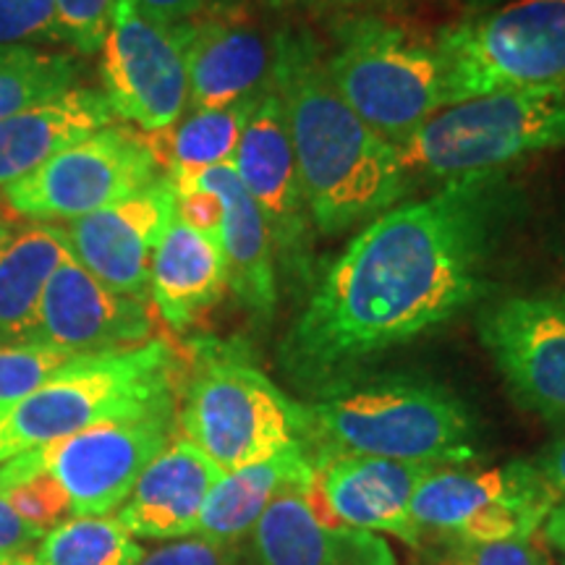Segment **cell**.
<instances>
[{"label":"cell","instance_id":"6da1fadb","mask_svg":"<svg viewBox=\"0 0 565 565\" xmlns=\"http://www.w3.org/2000/svg\"><path fill=\"white\" fill-rule=\"evenodd\" d=\"M515 207L503 171L445 183L377 215L315 282L280 343V364L312 391L450 322L490 291V267Z\"/></svg>","mask_w":565,"mask_h":565},{"label":"cell","instance_id":"7a4b0ae2","mask_svg":"<svg viewBox=\"0 0 565 565\" xmlns=\"http://www.w3.org/2000/svg\"><path fill=\"white\" fill-rule=\"evenodd\" d=\"M273 84L317 231L335 236L374 221L412 192L395 147L330 82L324 47L312 32L273 34Z\"/></svg>","mask_w":565,"mask_h":565},{"label":"cell","instance_id":"3957f363","mask_svg":"<svg viewBox=\"0 0 565 565\" xmlns=\"http://www.w3.org/2000/svg\"><path fill=\"white\" fill-rule=\"evenodd\" d=\"M307 450L393 461L466 466L477 458V422L448 387L422 377L330 385L303 406Z\"/></svg>","mask_w":565,"mask_h":565},{"label":"cell","instance_id":"277c9868","mask_svg":"<svg viewBox=\"0 0 565 565\" xmlns=\"http://www.w3.org/2000/svg\"><path fill=\"white\" fill-rule=\"evenodd\" d=\"M179 359L162 338L74 356L32 393L0 404V463L95 424L175 398Z\"/></svg>","mask_w":565,"mask_h":565},{"label":"cell","instance_id":"5b68a950","mask_svg":"<svg viewBox=\"0 0 565 565\" xmlns=\"http://www.w3.org/2000/svg\"><path fill=\"white\" fill-rule=\"evenodd\" d=\"M179 429L223 475L307 445L303 406L288 398L242 345L194 343V362L175 406Z\"/></svg>","mask_w":565,"mask_h":565},{"label":"cell","instance_id":"8992f818","mask_svg":"<svg viewBox=\"0 0 565 565\" xmlns=\"http://www.w3.org/2000/svg\"><path fill=\"white\" fill-rule=\"evenodd\" d=\"M565 147V92H494L448 105L395 147L408 186L503 171L515 160Z\"/></svg>","mask_w":565,"mask_h":565},{"label":"cell","instance_id":"52a82bcc","mask_svg":"<svg viewBox=\"0 0 565 565\" xmlns=\"http://www.w3.org/2000/svg\"><path fill=\"white\" fill-rule=\"evenodd\" d=\"M324 66L349 108L393 147L448 108L435 40H424L393 21L380 17L338 21Z\"/></svg>","mask_w":565,"mask_h":565},{"label":"cell","instance_id":"ba28073f","mask_svg":"<svg viewBox=\"0 0 565 565\" xmlns=\"http://www.w3.org/2000/svg\"><path fill=\"white\" fill-rule=\"evenodd\" d=\"M448 105L494 92H565V0H508L435 38Z\"/></svg>","mask_w":565,"mask_h":565},{"label":"cell","instance_id":"9c48e42d","mask_svg":"<svg viewBox=\"0 0 565 565\" xmlns=\"http://www.w3.org/2000/svg\"><path fill=\"white\" fill-rule=\"evenodd\" d=\"M179 401H162L139 414L110 419L63 440L42 445L0 463V492L47 475L71 503V519L110 515L126 503L141 471L158 458L179 429Z\"/></svg>","mask_w":565,"mask_h":565},{"label":"cell","instance_id":"30bf717a","mask_svg":"<svg viewBox=\"0 0 565 565\" xmlns=\"http://www.w3.org/2000/svg\"><path fill=\"white\" fill-rule=\"evenodd\" d=\"M160 175L150 137L110 124L0 189V200L24 221L71 223L129 200Z\"/></svg>","mask_w":565,"mask_h":565},{"label":"cell","instance_id":"8fae6325","mask_svg":"<svg viewBox=\"0 0 565 565\" xmlns=\"http://www.w3.org/2000/svg\"><path fill=\"white\" fill-rule=\"evenodd\" d=\"M561 494L534 461H511L471 471L445 466L424 479L414 494L412 519L422 536L435 532L448 545L534 540Z\"/></svg>","mask_w":565,"mask_h":565},{"label":"cell","instance_id":"7c38bea8","mask_svg":"<svg viewBox=\"0 0 565 565\" xmlns=\"http://www.w3.org/2000/svg\"><path fill=\"white\" fill-rule=\"evenodd\" d=\"M100 79L113 116L141 134L171 129L189 108V79L173 26L116 0L100 47Z\"/></svg>","mask_w":565,"mask_h":565},{"label":"cell","instance_id":"4fadbf2b","mask_svg":"<svg viewBox=\"0 0 565 565\" xmlns=\"http://www.w3.org/2000/svg\"><path fill=\"white\" fill-rule=\"evenodd\" d=\"M233 171L263 212L275 263L291 282L312 286V212L296 168L286 113L273 76L233 154Z\"/></svg>","mask_w":565,"mask_h":565},{"label":"cell","instance_id":"5bb4252c","mask_svg":"<svg viewBox=\"0 0 565 565\" xmlns=\"http://www.w3.org/2000/svg\"><path fill=\"white\" fill-rule=\"evenodd\" d=\"M479 338L513 398L565 429V307L555 296H511L484 307Z\"/></svg>","mask_w":565,"mask_h":565},{"label":"cell","instance_id":"9a60e30c","mask_svg":"<svg viewBox=\"0 0 565 565\" xmlns=\"http://www.w3.org/2000/svg\"><path fill=\"white\" fill-rule=\"evenodd\" d=\"M437 466L393 458L324 454L315 456L307 500L322 524L398 536L419 547L422 532L412 519L414 494Z\"/></svg>","mask_w":565,"mask_h":565},{"label":"cell","instance_id":"2e32d148","mask_svg":"<svg viewBox=\"0 0 565 565\" xmlns=\"http://www.w3.org/2000/svg\"><path fill=\"white\" fill-rule=\"evenodd\" d=\"M152 341V315L145 299L110 291L76 263L58 265L42 291L26 343H42L68 356L134 349Z\"/></svg>","mask_w":565,"mask_h":565},{"label":"cell","instance_id":"e0dca14e","mask_svg":"<svg viewBox=\"0 0 565 565\" xmlns=\"http://www.w3.org/2000/svg\"><path fill=\"white\" fill-rule=\"evenodd\" d=\"M175 215V189L166 173L129 200L71 221L68 249L110 291L150 299V267Z\"/></svg>","mask_w":565,"mask_h":565},{"label":"cell","instance_id":"ac0fdd59","mask_svg":"<svg viewBox=\"0 0 565 565\" xmlns=\"http://www.w3.org/2000/svg\"><path fill=\"white\" fill-rule=\"evenodd\" d=\"M189 79V108L259 95L273 76V40L233 11H207L173 26Z\"/></svg>","mask_w":565,"mask_h":565},{"label":"cell","instance_id":"d6986e66","mask_svg":"<svg viewBox=\"0 0 565 565\" xmlns=\"http://www.w3.org/2000/svg\"><path fill=\"white\" fill-rule=\"evenodd\" d=\"M309 482L267 508L246 540L244 565H395L380 534L322 524L307 500Z\"/></svg>","mask_w":565,"mask_h":565},{"label":"cell","instance_id":"ffe728a7","mask_svg":"<svg viewBox=\"0 0 565 565\" xmlns=\"http://www.w3.org/2000/svg\"><path fill=\"white\" fill-rule=\"evenodd\" d=\"M223 471L183 437H173L141 471L126 503L113 519L134 540H186L194 536L204 500Z\"/></svg>","mask_w":565,"mask_h":565},{"label":"cell","instance_id":"44dd1931","mask_svg":"<svg viewBox=\"0 0 565 565\" xmlns=\"http://www.w3.org/2000/svg\"><path fill=\"white\" fill-rule=\"evenodd\" d=\"M171 181L194 183L217 196L221 202L217 238L228 267V288L254 320H270L278 307V263H275L273 238L263 212L238 181L233 166L207 168Z\"/></svg>","mask_w":565,"mask_h":565},{"label":"cell","instance_id":"7402d4cb","mask_svg":"<svg viewBox=\"0 0 565 565\" xmlns=\"http://www.w3.org/2000/svg\"><path fill=\"white\" fill-rule=\"evenodd\" d=\"M228 291L217 233L194 228L175 212L150 267V301L171 330H189Z\"/></svg>","mask_w":565,"mask_h":565},{"label":"cell","instance_id":"603a6c76","mask_svg":"<svg viewBox=\"0 0 565 565\" xmlns=\"http://www.w3.org/2000/svg\"><path fill=\"white\" fill-rule=\"evenodd\" d=\"M116 121L108 97L95 87H71L0 121V189L38 171L42 162L68 150Z\"/></svg>","mask_w":565,"mask_h":565},{"label":"cell","instance_id":"cb8c5ba5","mask_svg":"<svg viewBox=\"0 0 565 565\" xmlns=\"http://www.w3.org/2000/svg\"><path fill=\"white\" fill-rule=\"evenodd\" d=\"M315 475V458L307 445H294L267 461L244 466L217 479L204 500L194 536L225 547H242L267 508L296 484Z\"/></svg>","mask_w":565,"mask_h":565},{"label":"cell","instance_id":"d4e9b609","mask_svg":"<svg viewBox=\"0 0 565 565\" xmlns=\"http://www.w3.org/2000/svg\"><path fill=\"white\" fill-rule=\"evenodd\" d=\"M71 254L61 225L11 228L0 242V343H24L51 275Z\"/></svg>","mask_w":565,"mask_h":565},{"label":"cell","instance_id":"484cf974","mask_svg":"<svg viewBox=\"0 0 565 565\" xmlns=\"http://www.w3.org/2000/svg\"><path fill=\"white\" fill-rule=\"evenodd\" d=\"M263 92L246 97V100L223 105V108H200L189 116L183 113L181 121L171 129L150 134L152 150L158 154L160 166L166 168L168 179L231 166Z\"/></svg>","mask_w":565,"mask_h":565},{"label":"cell","instance_id":"4316f807","mask_svg":"<svg viewBox=\"0 0 565 565\" xmlns=\"http://www.w3.org/2000/svg\"><path fill=\"white\" fill-rule=\"evenodd\" d=\"M145 550L113 515L68 519L42 536L34 565H139Z\"/></svg>","mask_w":565,"mask_h":565},{"label":"cell","instance_id":"83f0119b","mask_svg":"<svg viewBox=\"0 0 565 565\" xmlns=\"http://www.w3.org/2000/svg\"><path fill=\"white\" fill-rule=\"evenodd\" d=\"M76 61L34 45H0V121L76 87Z\"/></svg>","mask_w":565,"mask_h":565},{"label":"cell","instance_id":"f1b7e54d","mask_svg":"<svg viewBox=\"0 0 565 565\" xmlns=\"http://www.w3.org/2000/svg\"><path fill=\"white\" fill-rule=\"evenodd\" d=\"M71 359L42 343H0V404L32 393Z\"/></svg>","mask_w":565,"mask_h":565},{"label":"cell","instance_id":"f546056e","mask_svg":"<svg viewBox=\"0 0 565 565\" xmlns=\"http://www.w3.org/2000/svg\"><path fill=\"white\" fill-rule=\"evenodd\" d=\"M3 494L13 508V513H17L26 526L38 529L42 534L66 524L71 519V503L66 492H63L61 484L47 475L24 479V482L3 490Z\"/></svg>","mask_w":565,"mask_h":565},{"label":"cell","instance_id":"4dcf8cb0","mask_svg":"<svg viewBox=\"0 0 565 565\" xmlns=\"http://www.w3.org/2000/svg\"><path fill=\"white\" fill-rule=\"evenodd\" d=\"M63 42L55 0H0V45Z\"/></svg>","mask_w":565,"mask_h":565},{"label":"cell","instance_id":"1f68e13d","mask_svg":"<svg viewBox=\"0 0 565 565\" xmlns=\"http://www.w3.org/2000/svg\"><path fill=\"white\" fill-rule=\"evenodd\" d=\"M116 0H55L61 40L79 55L100 53Z\"/></svg>","mask_w":565,"mask_h":565},{"label":"cell","instance_id":"d6a6232c","mask_svg":"<svg viewBox=\"0 0 565 565\" xmlns=\"http://www.w3.org/2000/svg\"><path fill=\"white\" fill-rule=\"evenodd\" d=\"M534 540L490 542V545H448L435 565H542L545 557H542V550Z\"/></svg>","mask_w":565,"mask_h":565},{"label":"cell","instance_id":"836d02e7","mask_svg":"<svg viewBox=\"0 0 565 565\" xmlns=\"http://www.w3.org/2000/svg\"><path fill=\"white\" fill-rule=\"evenodd\" d=\"M139 565H242V547H225L202 536H186L145 553Z\"/></svg>","mask_w":565,"mask_h":565},{"label":"cell","instance_id":"e575fe53","mask_svg":"<svg viewBox=\"0 0 565 565\" xmlns=\"http://www.w3.org/2000/svg\"><path fill=\"white\" fill-rule=\"evenodd\" d=\"M42 536L45 534L38 532V529L26 526L24 521L13 513V508L9 505V500H6V494L0 492V553L21 555L32 545H40Z\"/></svg>","mask_w":565,"mask_h":565},{"label":"cell","instance_id":"d590c367","mask_svg":"<svg viewBox=\"0 0 565 565\" xmlns=\"http://www.w3.org/2000/svg\"><path fill=\"white\" fill-rule=\"evenodd\" d=\"M147 17L162 21V24L175 26L183 21H192L202 13L212 11L210 0H134Z\"/></svg>","mask_w":565,"mask_h":565},{"label":"cell","instance_id":"8d00e7d4","mask_svg":"<svg viewBox=\"0 0 565 565\" xmlns=\"http://www.w3.org/2000/svg\"><path fill=\"white\" fill-rule=\"evenodd\" d=\"M534 466L547 479V484L561 494V500H565V429H561V435L534 458Z\"/></svg>","mask_w":565,"mask_h":565},{"label":"cell","instance_id":"74e56055","mask_svg":"<svg viewBox=\"0 0 565 565\" xmlns=\"http://www.w3.org/2000/svg\"><path fill=\"white\" fill-rule=\"evenodd\" d=\"M294 3H312V6H362V3H377V0H294Z\"/></svg>","mask_w":565,"mask_h":565},{"label":"cell","instance_id":"f35d334b","mask_svg":"<svg viewBox=\"0 0 565 565\" xmlns=\"http://www.w3.org/2000/svg\"><path fill=\"white\" fill-rule=\"evenodd\" d=\"M242 0H210L212 11H233Z\"/></svg>","mask_w":565,"mask_h":565},{"label":"cell","instance_id":"ab89813d","mask_svg":"<svg viewBox=\"0 0 565 565\" xmlns=\"http://www.w3.org/2000/svg\"><path fill=\"white\" fill-rule=\"evenodd\" d=\"M469 6H475V9L484 11V9H494V6H503L508 0H466Z\"/></svg>","mask_w":565,"mask_h":565},{"label":"cell","instance_id":"60d3db41","mask_svg":"<svg viewBox=\"0 0 565 565\" xmlns=\"http://www.w3.org/2000/svg\"><path fill=\"white\" fill-rule=\"evenodd\" d=\"M11 233V225H9V221H6L3 217V212H0V242H3L6 236H9Z\"/></svg>","mask_w":565,"mask_h":565},{"label":"cell","instance_id":"b9f144b4","mask_svg":"<svg viewBox=\"0 0 565 565\" xmlns=\"http://www.w3.org/2000/svg\"><path fill=\"white\" fill-rule=\"evenodd\" d=\"M21 555H26V553H21ZM21 555H9V553H0V565H11V563H17Z\"/></svg>","mask_w":565,"mask_h":565},{"label":"cell","instance_id":"7bdbcfd3","mask_svg":"<svg viewBox=\"0 0 565 565\" xmlns=\"http://www.w3.org/2000/svg\"><path fill=\"white\" fill-rule=\"evenodd\" d=\"M11 565H34V555H30V553L21 555L19 561H17V563H11Z\"/></svg>","mask_w":565,"mask_h":565},{"label":"cell","instance_id":"ee69618b","mask_svg":"<svg viewBox=\"0 0 565 565\" xmlns=\"http://www.w3.org/2000/svg\"><path fill=\"white\" fill-rule=\"evenodd\" d=\"M542 565H565V555L557 557V561H545Z\"/></svg>","mask_w":565,"mask_h":565},{"label":"cell","instance_id":"f6af8a7d","mask_svg":"<svg viewBox=\"0 0 565 565\" xmlns=\"http://www.w3.org/2000/svg\"><path fill=\"white\" fill-rule=\"evenodd\" d=\"M557 252H561V259H563V265H565V238H563V244H561V249H557Z\"/></svg>","mask_w":565,"mask_h":565},{"label":"cell","instance_id":"bcb514c9","mask_svg":"<svg viewBox=\"0 0 565 565\" xmlns=\"http://www.w3.org/2000/svg\"><path fill=\"white\" fill-rule=\"evenodd\" d=\"M555 299H557V301H561V303H563V307H565V291H563V294H557V296H555Z\"/></svg>","mask_w":565,"mask_h":565}]
</instances>
